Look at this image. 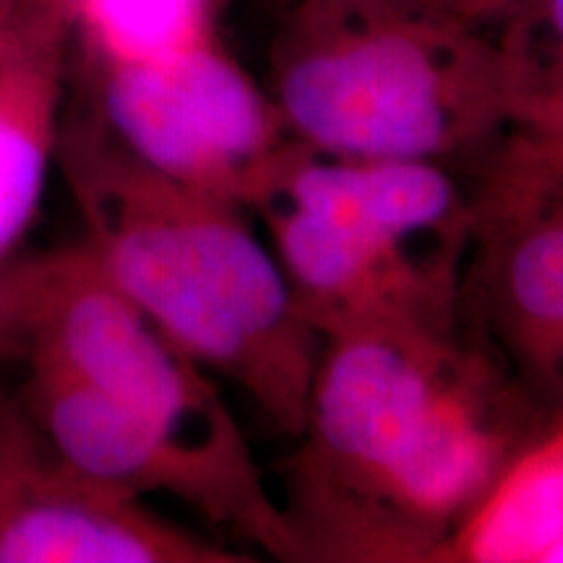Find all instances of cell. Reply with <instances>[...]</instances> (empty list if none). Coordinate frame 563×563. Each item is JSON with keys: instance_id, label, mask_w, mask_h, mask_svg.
Listing matches in <instances>:
<instances>
[{"instance_id": "7", "label": "cell", "mask_w": 563, "mask_h": 563, "mask_svg": "<svg viewBox=\"0 0 563 563\" xmlns=\"http://www.w3.org/2000/svg\"><path fill=\"white\" fill-rule=\"evenodd\" d=\"M253 561L79 467L0 384V563Z\"/></svg>"}, {"instance_id": "4", "label": "cell", "mask_w": 563, "mask_h": 563, "mask_svg": "<svg viewBox=\"0 0 563 563\" xmlns=\"http://www.w3.org/2000/svg\"><path fill=\"white\" fill-rule=\"evenodd\" d=\"M251 214L319 334L350 323L462 334L475 183L454 165L295 144Z\"/></svg>"}, {"instance_id": "16", "label": "cell", "mask_w": 563, "mask_h": 563, "mask_svg": "<svg viewBox=\"0 0 563 563\" xmlns=\"http://www.w3.org/2000/svg\"><path fill=\"white\" fill-rule=\"evenodd\" d=\"M9 357V340H5V302H3V285H0V361Z\"/></svg>"}, {"instance_id": "12", "label": "cell", "mask_w": 563, "mask_h": 563, "mask_svg": "<svg viewBox=\"0 0 563 563\" xmlns=\"http://www.w3.org/2000/svg\"><path fill=\"white\" fill-rule=\"evenodd\" d=\"M498 42L511 131L563 129V0H522Z\"/></svg>"}, {"instance_id": "8", "label": "cell", "mask_w": 563, "mask_h": 563, "mask_svg": "<svg viewBox=\"0 0 563 563\" xmlns=\"http://www.w3.org/2000/svg\"><path fill=\"white\" fill-rule=\"evenodd\" d=\"M462 334L543 410L563 405V194L481 159Z\"/></svg>"}, {"instance_id": "2", "label": "cell", "mask_w": 563, "mask_h": 563, "mask_svg": "<svg viewBox=\"0 0 563 563\" xmlns=\"http://www.w3.org/2000/svg\"><path fill=\"white\" fill-rule=\"evenodd\" d=\"M84 243L183 352L300 433L321 334L249 209L175 183L125 152L89 104L63 115L58 154Z\"/></svg>"}, {"instance_id": "15", "label": "cell", "mask_w": 563, "mask_h": 563, "mask_svg": "<svg viewBox=\"0 0 563 563\" xmlns=\"http://www.w3.org/2000/svg\"><path fill=\"white\" fill-rule=\"evenodd\" d=\"M412 3L426 5V9L446 13L467 24L481 26L485 32L498 34L504 30L506 21L511 19V13L519 9L522 0H412Z\"/></svg>"}, {"instance_id": "6", "label": "cell", "mask_w": 563, "mask_h": 563, "mask_svg": "<svg viewBox=\"0 0 563 563\" xmlns=\"http://www.w3.org/2000/svg\"><path fill=\"white\" fill-rule=\"evenodd\" d=\"M87 104L125 152L249 211L298 144L214 30L150 58L87 60Z\"/></svg>"}, {"instance_id": "17", "label": "cell", "mask_w": 563, "mask_h": 563, "mask_svg": "<svg viewBox=\"0 0 563 563\" xmlns=\"http://www.w3.org/2000/svg\"><path fill=\"white\" fill-rule=\"evenodd\" d=\"M207 3H209V5H214V9H217V5H220L222 0H207Z\"/></svg>"}, {"instance_id": "1", "label": "cell", "mask_w": 563, "mask_h": 563, "mask_svg": "<svg viewBox=\"0 0 563 563\" xmlns=\"http://www.w3.org/2000/svg\"><path fill=\"white\" fill-rule=\"evenodd\" d=\"M543 415L464 334L329 329L279 501L298 561L439 563Z\"/></svg>"}, {"instance_id": "10", "label": "cell", "mask_w": 563, "mask_h": 563, "mask_svg": "<svg viewBox=\"0 0 563 563\" xmlns=\"http://www.w3.org/2000/svg\"><path fill=\"white\" fill-rule=\"evenodd\" d=\"M563 551V405L506 462L439 563H555Z\"/></svg>"}, {"instance_id": "5", "label": "cell", "mask_w": 563, "mask_h": 563, "mask_svg": "<svg viewBox=\"0 0 563 563\" xmlns=\"http://www.w3.org/2000/svg\"><path fill=\"white\" fill-rule=\"evenodd\" d=\"M9 357L45 363L191 446L258 470L209 371L102 269L87 243L0 266Z\"/></svg>"}, {"instance_id": "18", "label": "cell", "mask_w": 563, "mask_h": 563, "mask_svg": "<svg viewBox=\"0 0 563 563\" xmlns=\"http://www.w3.org/2000/svg\"><path fill=\"white\" fill-rule=\"evenodd\" d=\"M555 563H563V551L559 553V559H555Z\"/></svg>"}, {"instance_id": "13", "label": "cell", "mask_w": 563, "mask_h": 563, "mask_svg": "<svg viewBox=\"0 0 563 563\" xmlns=\"http://www.w3.org/2000/svg\"><path fill=\"white\" fill-rule=\"evenodd\" d=\"M60 40H70L63 0H0V63Z\"/></svg>"}, {"instance_id": "11", "label": "cell", "mask_w": 563, "mask_h": 563, "mask_svg": "<svg viewBox=\"0 0 563 563\" xmlns=\"http://www.w3.org/2000/svg\"><path fill=\"white\" fill-rule=\"evenodd\" d=\"M70 40L0 63V266L37 217L55 165Z\"/></svg>"}, {"instance_id": "9", "label": "cell", "mask_w": 563, "mask_h": 563, "mask_svg": "<svg viewBox=\"0 0 563 563\" xmlns=\"http://www.w3.org/2000/svg\"><path fill=\"white\" fill-rule=\"evenodd\" d=\"M21 365L24 402L87 473L136 498H173L253 551L298 561L290 525L262 470L217 460L51 365Z\"/></svg>"}, {"instance_id": "3", "label": "cell", "mask_w": 563, "mask_h": 563, "mask_svg": "<svg viewBox=\"0 0 563 563\" xmlns=\"http://www.w3.org/2000/svg\"><path fill=\"white\" fill-rule=\"evenodd\" d=\"M264 87L327 157L456 167L511 131L498 34L412 0H277Z\"/></svg>"}, {"instance_id": "14", "label": "cell", "mask_w": 563, "mask_h": 563, "mask_svg": "<svg viewBox=\"0 0 563 563\" xmlns=\"http://www.w3.org/2000/svg\"><path fill=\"white\" fill-rule=\"evenodd\" d=\"M488 157L563 194V129L509 131Z\"/></svg>"}]
</instances>
